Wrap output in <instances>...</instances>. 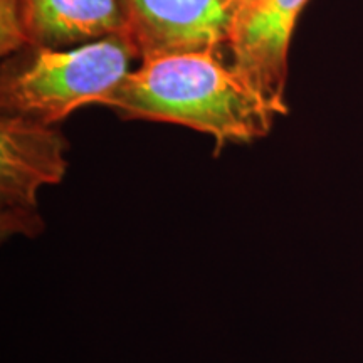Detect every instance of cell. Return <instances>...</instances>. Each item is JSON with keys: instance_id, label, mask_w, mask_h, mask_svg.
<instances>
[{"instance_id": "1", "label": "cell", "mask_w": 363, "mask_h": 363, "mask_svg": "<svg viewBox=\"0 0 363 363\" xmlns=\"http://www.w3.org/2000/svg\"><path fill=\"white\" fill-rule=\"evenodd\" d=\"M101 104L126 120L162 121L211 135L216 150L256 142L278 116L220 51L142 59Z\"/></svg>"}, {"instance_id": "2", "label": "cell", "mask_w": 363, "mask_h": 363, "mask_svg": "<svg viewBox=\"0 0 363 363\" xmlns=\"http://www.w3.org/2000/svg\"><path fill=\"white\" fill-rule=\"evenodd\" d=\"M135 59L142 54L128 33L69 49L29 45L2 66V115L56 125L81 106L101 104Z\"/></svg>"}, {"instance_id": "3", "label": "cell", "mask_w": 363, "mask_h": 363, "mask_svg": "<svg viewBox=\"0 0 363 363\" xmlns=\"http://www.w3.org/2000/svg\"><path fill=\"white\" fill-rule=\"evenodd\" d=\"M67 142L54 125L2 115L0 120V233L34 238L44 229L39 190L67 170Z\"/></svg>"}, {"instance_id": "4", "label": "cell", "mask_w": 363, "mask_h": 363, "mask_svg": "<svg viewBox=\"0 0 363 363\" xmlns=\"http://www.w3.org/2000/svg\"><path fill=\"white\" fill-rule=\"evenodd\" d=\"M308 0H262L230 27L224 48L233 69L276 115H286L288 56L296 21Z\"/></svg>"}, {"instance_id": "5", "label": "cell", "mask_w": 363, "mask_h": 363, "mask_svg": "<svg viewBox=\"0 0 363 363\" xmlns=\"http://www.w3.org/2000/svg\"><path fill=\"white\" fill-rule=\"evenodd\" d=\"M130 30L142 59L220 51L227 22L219 0H125Z\"/></svg>"}, {"instance_id": "6", "label": "cell", "mask_w": 363, "mask_h": 363, "mask_svg": "<svg viewBox=\"0 0 363 363\" xmlns=\"http://www.w3.org/2000/svg\"><path fill=\"white\" fill-rule=\"evenodd\" d=\"M29 45L69 49L131 34L125 0H19Z\"/></svg>"}, {"instance_id": "7", "label": "cell", "mask_w": 363, "mask_h": 363, "mask_svg": "<svg viewBox=\"0 0 363 363\" xmlns=\"http://www.w3.org/2000/svg\"><path fill=\"white\" fill-rule=\"evenodd\" d=\"M29 48L19 0H0V52L4 57Z\"/></svg>"}, {"instance_id": "8", "label": "cell", "mask_w": 363, "mask_h": 363, "mask_svg": "<svg viewBox=\"0 0 363 363\" xmlns=\"http://www.w3.org/2000/svg\"><path fill=\"white\" fill-rule=\"evenodd\" d=\"M219 2L222 16L227 22V29L230 30V27L239 24L252 11H256L262 4V0H219ZM229 30H227V34H229Z\"/></svg>"}]
</instances>
